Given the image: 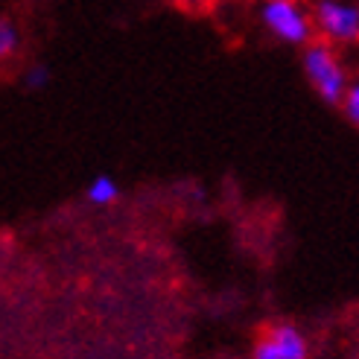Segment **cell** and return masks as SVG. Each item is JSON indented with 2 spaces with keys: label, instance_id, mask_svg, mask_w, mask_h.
I'll return each instance as SVG.
<instances>
[{
  "label": "cell",
  "instance_id": "ba28073f",
  "mask_svg": "<svg viewBox=\"0 0 359 359\" xmlns=\"http://www.w3.org/2000/svg\"><path fill=\"white\" fill-rule=\"evenodd\" d=\"M339 109L345 111V117L356 126L359 129V79H353L351 82V88H348V94H345V100H342V105Z\"/></svg>",
  "mask_w": 359,
  "mask_h": 359
},
{
  "label": "cell",
  "instance_id": "52a82bcc",
  "mask_svg": "<svg viewBox=\"0 0 359 359\" xmlns=\"http://www.w3.org/2000/svg\"><path fill=\"white\" fill-rule=\"evenodd\" d=\"M47 85H50V70H47V65L35 62V65H29V67L24 70V88H27V91H44Z\"/></svg>",
  "mask_w": 359,
  "mask_h": 359
},
{
  "label": "cell",
  "instance_id": "9c48e42d",
  "mask_svg": "<svg viewBox=\"0 0 359 359\" xmlns=\"http://www.w3.org/2000/svg\"><path fill=\"white\" fill-rule=\"evenodd\" d=\"M175 6H182V9H196V6H202L205 0H172Z\"/></svg>",
  "mask_w": 359,
  "mask_h": 359
},
{
  "label": "cell",
  "instance_id": "6da1fadb",
  "mask_svg": "<svg viewBox=\"0 0 359 359\" xmlns=\"http://www.w3.org/2000/svg\"><path fill=\"white\" fill-rule=\"evenodd\" d=\"M301 67L304 76H307L310 88L316 91V97L327 105H342L348 88H351V74L339 56V50L327 41H310L301 50Z\"/></svg>",
  "mask_w": 359,
  "mask_h": 359
},
{
  "label": "cell",
  "instance_id": "277c9868",
  "mask_svg": "<svg viewBox=\"0 0 359 359\" xmlns=\"http://www.w3.org/2000/svg\"><path fill=\"white\" fill-rule=\"evenodd\" d=\"M255 359H307L310 356V342L295 325H272L266 327L263 336L255 342L251 351Z\"/></svg>",
  "mask_w": 359,
  "mask_h": 359
},
{
  "label": "cell",
  "instance_id": "3957f363",
  "mask_svg": "<svg viewBox=\"0 0 359 359\" xmlns=\"http://www.w3.org/2000/svg\"><path fill=\"white\" fill-rule=\"evenodd\" d=\"M316 39L336 50L359 44V0H313Z\"/></svg>",
  "mask_w": 359,
  "mask_h": 359
},
{
  "label": "cell",
  "instance_id": "7a4b0ae2",
  "mask_svg": "<svg viewBox=\"0 0 359 359\" xmlns=\"http://www.w3.org/2000/svg\"><path fill=\"white\" fill-rule=\"evenodd\" d=\"M260 27L272 35V39L290 44V47H307L316 41V24L310 6L301 0H263L257 6Z\"/></svg>",
  "mask_w": 359,
  "mask_h": 359
},
{
  "label": "cell",
  "instance_id": "5b68a950",
  "mask_svg": "<svg viewBox=\"0 0 359 359\" xmlns=\"http://www.w3.org/2000/svg\"><path fill=\"white\" fill-rule=\"evenodd\" d=\"M117 196H120L117 182H114L111 175H105V172L94 175L91 182H88V187H85V199L91 202V205H97V208H105V205L117 202Z\"/></svg>",
  "mask_w": 359,
  "mask_h": 359
},
{
  "label": "cell",
  "instance_id": "8992f818",
  "mask_svg": "<svg viewBox=\"0 0 359 359\" xmlns=\"http://www.w3.org/2000/svg\"><path fill=\"white\" fill-rule=\"evenodd\" d=\"M18 47H21V32H18L12 18H4V21H0V56L12 59Z\"/></svg>",
  "mask_w": 359,
  "mask_h": 359
}]
</instances>
